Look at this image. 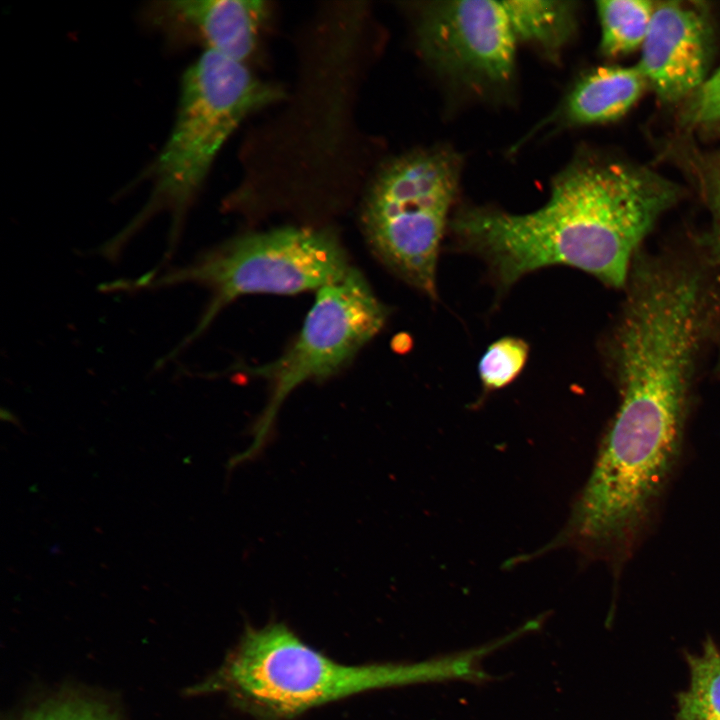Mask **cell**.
Segmentation results:
<instances>
[{"instance_id":"11","label":"cell","mask_w":720,"mask_h":720,"mask_svg":"<svg viewBox=\"0 0 720 720\" xmlns=\"http://www.w3.org/2000/svg\"><path fill=\"white\" fill-rule=\"evenodd\" d=\"M517 42L538 48L551 60L573 38L578 8L574 1H502Z\"/></svg>"},{"instance_id":"12","label":"cell","mask_w":720,"mask_h":720,"mask_svg":"<svg viewBox=\"0 0 720 720\" xmlns=\"http://www.w3.org/2000/svg\"><path fill=\"white\" fill-rule=\"evenodd\" d=\"M654 2L607 0L596 3L600 23V51L617 57L640 49L653 17Z\"/></svg>"},{"instance_id":"2","label":"cell","mask_w":720,"mask_h":720,"mask_svg":"<svg viewBox=\"0 0 720 720\" xmlns=\"http://www.w3.org/2000/svg\"><path fill=\"white\" fill-rule=\"evenodd\" d=\"M482 647L413 663L345 664L318 651L282 622L247 625L202 690L225 693L255 720H293L365 692L447 680L481 681Z\"/></svg>"},{"instance_id":"14","label":"cell","mask_w":720,"mask_h":720,"mask_svg":"<svg viewBox=\"0 0 720 720\" xmlns=\"http://www.w3.org/2000/svg\"><path fill=\"white\" fill-rule=\"evenodd\" d=\"M529 348L517 337H503L489 345L479 361V376L486 391L512 383L523 370Z\"/></svg>"},{"instance_id":"1","label":"cell","mask_w":720,"mask_h":720,"mask_svg":"<svg viewBox=\"0 0 720 720\" xmlns=\"http://www.w3.org/2000/svg\"><path fill=\"white\" fill-rule=\"evenodd\" d=\"M677 196L674 184L648 169L583 155L553 178L547 202L535 211L467 208L451 228L503 287L555 265L621 287L639 245Z\"/></svg>"},{"instance_id":"4","label":"cell","mask_w":720,"mask_h":720,"mask_svg":"<svg viewBox=\"0 0 720 720\" xmlns=\"http://www.w3.org/2000/svg\"><path fill=\"white\" fill-rule=\"evenodd\" d=\"M354 266L339 235L326 226H283L246 232L165 272H148L134 280L109 283V291L137 292L182 284L210 293L194 330L164 361L198 338L219 312L248 294L293 295L316 290L343 278Z\"/></svg>"},{"instance_id":"13","label":"cell","mask_w":720,"mask_h":720,"mask_svg":"<svg viewBox=\"0 0 720 720\" xmlns=\"http://www.w3.org/2000/svg\"><path fill=\"white\" fill-rule=\"evenodd\" d=\"M687 661L690 681L678 695L676 720H720V649L708 639Z\"/></svg>"},{"instance_id":"5","label":"cell","mask_w":720,"mask_h":720,"mask_svg":"<svg viewBox=\"0 0 720 720\" xmlns=\"http://www.w3.org/2000/svg\"><path fill=\"white\" fill-rule=\"evenodd\" d=\"M461 169L460 156L446 147L405 153L380 169L361 208V231L373 256L432 298Z\"/></svg>"},{"instance_id":"9","label":"cell","mask_w":720,"mask_h":720,"mask_svg":"<svg viewBox=\"0 0 720 720\" xmlns=\"http://www.w3.org/2000/svg\"><path fill=\"white\" fill-rule=\"evenodd\" d=\"M269 8L259 0H172L145 9L150 24L169 38L199 40L206 50L238 62L255 49Z\"/></svg>"},{"instance_id":"16","label":"cell","mask_w":720,"mask_h":720,"mask_svg":"<svg viewBox=\"0 0 720 720\" xmlns=\"http://www.w3.org/2000/svg\"><path fill=\"white\" fill-rule=\"evenodd\" d=\"M686 121L695 126L720 131V66L690 97Z\"/></svg>"},{"instance_id":"6","label":"cell","mask_w":720,"mask_h":720,"mask_svg":"<svg viewBox=\"0 0 720 720\" xmlns=\"http://www.w3.org/2000/svg\"><path fill=\"white\" fill-rule=\"evenodd\" d=\"M386 306L357 268L316 291L302 329L287 350L272 362L241 367L264 379L269 398L251 428L252 442L233 456L229 469L256 459L270 442L275 420L285 399L308 381L321 382L339 373L384 327Z\"/></svg>"},{"instance_id":"15","label":"cell","mask_w":720,"mask_h":720,"mask_svg":"<svg viewBox=\"0 0 720 720\" xmlns=\"http://www.w3.org/2000/svg\"><path fill=\"white\" fill-rule=\"evenodd\" d=\"M20 720H118L105 706L80 697H59L28 711Z\"/></svg>"},{"instance_id":"17","label":"cell","mask_w":720,"mask_h":720,"mask_svg":"<svg viewBox=\"0 0 720 720\" xmlns=\"http://www.w3.org/2000/svg\"><path fill=\"white\" fill-rule=\"evenodd\" d=\"M713 212H714V218H715V228H716V237H717V245L718 248H716L718 258L720 259V167L715 175V180L713 184Z\"/></svg>"},{"instance_id":"3","label":"cell","mask_w":720,"mask_h":720,"mask_svg":"<svg viewBox=\"0 0 720 720\" xmlns=\"http://www.w3.org/2000/svg\"><path fill=\"white\" fill-rule=\"evenodd\" d=\"M281 89L256 78L243 62L205 50L184 72L175 120L151 168L152 197L121 232L127 242L157 212L171 216L174 254L184 218L221 147L249 115L277 101Z\"/></svg>"},{"instance_id":"10","label":"cell","mask_w":720,"mask_h":720,"mask_svg":"<svg viewBox=\"0 0 720 720\" xmlns=\"http://www.w3.org/2000/svg\"><path fill=\"white\" fill-rule=\"evenodd\" d=\"M647 86V80L637 64L599 67L585 73L556 108L515 147L549 127L562 129L616 120L632 108Z\"/></svg>"},{"instance_id":"7","label":"cell","mask_w":720,"mask_h":720,"mask_svg":"<svg viewBox=\"0 0 720 720\" xmlns=\"http://www.w3.org/2000/svg\"><path fill=\"white\" fill-rule=\"evenodd\" d=\"M416 37L442 77L477 93L508 88L517 40L502 1H432L418 8Z\"/></svg>"},{"instance_id":"8","label":"cell","mask_w":720,"mask_h":720,"mask_svg":"<svg viewBox=\"0 0 720 720\" xmlns=\"http://www.w3.org/2000/svg\"><path fill=\"white\" fill-rule=\"evenodd\" d=\"M710 44L703 8L688 2H659L637 65L663 101L690 98L708 77Z\"/></svg>"}]
</instances>
